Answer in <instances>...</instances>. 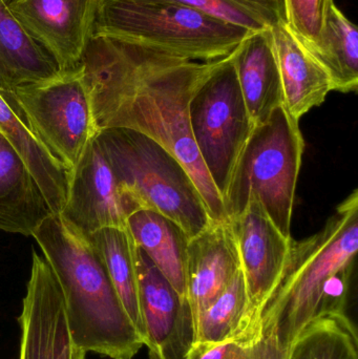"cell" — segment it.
Wrapping results in <instances>:
<instances>
[{
	"label": "cell",
	"instance_id": "obj_6",
	"mask_svg": "<svg viewBox=\"0 0 358 359\" xmlns=\"http://www.w3.org/2000/svg\"><path fill=\"white\" fill-rule=\"evenodd\" d=\"M304 149L300 121L285 105L254 126L223 198L228 219L239 217L250 198H256L277 229L291 238L292 210Z\"/></svg>",
	"mask_w": 358,
	"mask_h": 359
},
{
	"label": "cell",
	"instance_id": "obj_15",
	"mask_svg": "<svg viewBox=\"0 0 358 359\" xmlns=\"http://www.w3.org/2000/svg\"><path fill=\"white\" fill-rule=\"evenodd\" d=\"M270 29L283 88L284 105L290 115L300 121L313 107L325 102L328 94L333 90L331 80L287 22Z\"/></svg>",
	"mask_w": 358,
	"mask_h": 359
},
{
	"label": "cell",
	"instance_id": "obj_28",
	"mask_svg": "<svg viewBox=\"0 0 358 359\" xmlns=\"http://www.w3.org/2000/svg\"><path fill=\"white\" fill-rule=\"evenodd\" d=\"M86 353L74 346L73 358L71 359H85Z\"/></svg>",
	"mask_w": 358,
	"mask_h": 359
},
{
	"label": "cell",
	"instance_id": "obj_12",
	"mask_svg": "<svg viewBox=\"0 0 358 359\" xmlns=\"http://www.w3.org/2000/svg\"><path fill=\"white\" fill-rule=\"evenodd\" d=\"M230 222L249 299L247 330L241 335L252 341L261 310L283 273L292 238L277 229L256 198H250L245 210Z\"/></svg>",
	"mask_w": 358,
	"mask_h": 359
},
{
	"label": "cell",
	"instance_id": "obj_26",
	"mask_svg": "<svg viewBox=\"0 0 358 359\" xmlns=\"http://www.w3.org/2000/svg\"><path fill=\"white\" fill-rule=\"evenodd\" d=\"M332 0H284L286 19L294 35L306 46H315L321 37Z\"/></svg>",
	"mask_w": 358,
	"mask_h": 359
},
{
	"label": "cell",
	"instance_id": "obj_5",
	"mask_svg": "<svg viewBox=\"0 0 358 359\" xmlns=\"http://www.w3.org/2000/svg\"><path fill=\"white\" fill-rule=\"evenodd\" d=\"M96 138L135 210L165 215L189 238L214 222L187 170L153 139L120 128L99 130Z\"/></svg>",
	"mask_w": 358,
	"mask_h": 359
},
{
	"label": "cell",
	"instance_id": "obj_23",
	"mask_svg": "<svg viewBox=\"0 0 358 359\" xmlns=\"http://www.w3.org/2000/svg\"><path fill=\"white\" fill-rule=\"evenodd\" d=\"M286 359H358L357 330L345 312H325L301 331Z\"/></svg>",
	"mask_w": 358,
	"mask_h": 359
},
{
	"label": "cell",
	"instance_id": "obj_7",
	"mask_svg": "<svg viewBox=\"0 0 358 359\" xmlns=\"http://www.w3.org/2000/svg\"><path fill=\"white\" fill-rule=\"evenodd\" d=\"M188 111L200 157L223 198L254 128L237 81L233 53L221 59L200 86Z\"/></svg>",
	"mask_w": 358,
	"mask_h": 359
},
{
	"label": "cell",
	"instance_id": "obj_14",
	"mask_svg": "<svg viewBox=\"0 0 358 359\" xmlns=\"http://www.w3.org/2000/svg\"><path fill=\"white\" fill-rule=\"evenodd\" d=\"M241 269L230 219L212 222L191 238L187 250V299L197 318Z\"/></svg>",
	"mask_w": 358,
	"mask_h": 359
},
{
	"label": "cell",
	"instance_id": "obj_21",
	"mask_svg": "<svg viewBox=\"0 0 358 359\" xmlns=\"http://www.w3.org/2000/svg\"><path fill=\"white\" fill-rule=\"evenodd\" d=\"M303 46L327 72L333 90L344 94L357 92V27L345 16L334 0L330 2L317 43Z\"/></svg>",
	"mask_w": 358,
	"mask_h": 359
},
{
	"label": "cell",
	"instance_id": "obj_29",
	"mask_svg": "<svg viewBox=\"0 0 358 359\" xmlns=\"http://www.w3.org/2000/svg\"><path fill=\"white\" fill-rule=\"evenodd\" d=\"M4 2H6V4H8V0H4Z\"/></svg>",
	"mask_w": 358,
	"mask_h": 359
},
{
	"label": "cell",
	"instance_id": "obj_27",
	"mask_svg": "<svg viewBox=\"0 0 358 359\" xmlns=\"http://www.w3.org/2000/svg\"><path fill=\"white\" fill-rule=\"evenodd\" d=\"M186 359H260L254 343L235 337L221 343H195Z\"/></svg>",
	"mask_w": 358,
	"mask_h": 359
},
{
	"label": "cell",
	"instance_id": "obj_3",
	"mask_svg": "<svg viewBox=\"0 0 358 359\" xmlns=\"http://www.w3.org/2000/svg\"><path fill=\"white\" fill-rule=\"evenodd\" d=\"M32 236L58 280L74 346L111 359L134 358L144 343L90 238L60 215H48Z\"/></svg>",
	"mask_w": 358,
	"mask_h": 359
},
{
	"label": "cell",
	"instance_id": "obj_17",
	"mask_svg": "<svg viewBox=\"0 0 358 359\" xmlns=\"http://www.w3.org/2000/svg\"><path fill=\"white\" fill-rule=\"evenodd\" d=\"M0 132L10 141L43 194L52 215H59L67 201L71 170L36 138L14 94L0 90Z\"/></svg>",
	"mask_w": 358,
	"mask_h": 359
},
{
	"label": "cell",
	"instance_id": "obj_10",
	"mask_svg": "<svg viewBox=\"0 0 358 359\" xmlns=\"http://www.w3.org/2000/svg\"><path fill=\"white\" fill-rule=\"evenodd\" d=\"M98 0H8L19 27L41 46L60 72L79 67L94 35Z\"/></svg>",
	"mask_w": 358,
	"mask_h": 359
},
{
	"label": "cell",
	"instance_id": "obj_20",
	"mask_svg": "<svg viewBox=\"0 0 358 359\" xmlns=\"http://www.w3.org/2000/svg\"><path fill=\"white\" fill-rule=\"evenodd\" d=\"M59 73L52 57L25 33L0 0V90L13 92Z\"/></svg>",
	"mask_w": 358,
	"mask_h": 359
},
{
	"label": "cell",
	"instance_id": "obj_11",
	"mask_svg": "<svg viewBox=\"0 0 358 359\" xmlns=\"http://www.w3.org/2000/svg\"><path fill=\"white\" fill-rule=\"evenodd\" d=\"M96 137L71 170L67 201L59 213L88 238L101 228H128V217L136 211Z\"/></svg>",
	"mask_w": 358,
	"mask_h": 359
},
{
	"label": "cell",
	"instance_id": "obj_16",
	"mask_svg": "<svg viewBox=\"0 0 358 359\" xmlns=\"http://www.w3.org/2000/svg\"><path fill=\"white\" fill-rule=\"evenodd\" d=\"M233 58L250 117L254 126L262 123L285 104L271 29L250 32L233 50Z\"/></svg>",
	"mask_w": 358,
	"mask_h": 359
},
{
	"label": "cell",
	"instance_id": "obj_22",
	"mask_svg": "<svg viewBox=\"0 0 358 359\" xmlns=\"http://www.w3.org/2000/svg\"><path fill=\"white\" fill-rule=\"evenodd\" d=\"M128 316L143 339L139 304L137 246L128 228L105 227L90 236ZM144 343V341H143Z\"/></svg>",
	"mask_w": 358,
	"mask_h": 359
},
{
	"label": "cell",
	"instance_id": "obj_13",
	"mask_svg": "<svg viewBox=\"0 0 358 359\" xmlns=\"http://www.w3.org/2000/svg\"><path fill=\"white\" fill-rule=\"evenodd\" d=\"M19 359H71L74 344L62 292L46 257L33 251L22 310Z\"/></svg>",
	"mask_w": 358,
	"mask_h": 359
},
{
	"label": "cell",
	"instance_id": "obj_18",
	"mask_svg": "<svg viewBox=\"0 0 358 359\" xmlns=\"http://www.w3.org/2000/svg\"><path fill=\"white\" fill-rule=\"evenodd\" d=\"M50 215L22 158L0 132V230L32 236Z\"/></svg>",
	"mask_w": 358,
	"mask_h": 359
},
{
	"label": "cell",
	"instance_id": "obj_4",
	"mask_svg": "<svg viewBox=\"0 0 358 359\" xmlns=\"http://www.w3.org/2000/svg\"><path fill=\"white\" fill-rule=\"evenodd\" d=\"M249 33L172 0H98L92 36L205 62L228 56Z\"/></svg>",
	"mask_w": 358,
	"mask_h": 359
},
{
	"label": "cell",
	"instance_id": "obj_8",
	"mask_svg": "<svg viewBox=\"0 0 358 359\" xmlns=\"http://www.w3.org/2000/svg\"><path fill=\"white\" fill-rule=\"evenodd\" d=\"M36 138L69 170L98 135L81 63L13 90Z\"/></svg>",
	"mask_w": 358,
	"mask_h": 359
},
{
	"label": "cell",
	"instance_id": "obj_25",
	"mask_svg": "<svg viewBox=\"0 0 358 359\" xmlns=\"http://www.w3.org/2000/svg\"><path fill=\"white\" fill-rule=\"evenodd\" d=\"M250 32L287 22L284 0H172Z\"/></svg>",
	"mask_w": 358,
	"mask_h": 359
},
{
	"label": "cell",
	"instance_id": "obj_1",
	"mask_svg": "<svg viewBox=\"0 0 358 359\" xmlns=\"http://www.w3.org/2000/svg\"><path fill=\"white\" fill-rule=\"evenodd\" d=\"M221 59L187 60L142 44L92 36L81 60L98 130L128 128L161 145L193 178L214 222L228 217L193 140L188 107Z\"/></svg>",
	"mask_w": 358,
	"mask_h": 359
},
{
	"label": "cell",
	"instance_id": "obj_2",
	"mask_svg": "<svg viewBox=\"0 0 358 359\" xmlns=\"http://www.w3.org/2000/svg\"><path fill=\"white\" fill-rule=\"evenodd\" d=\"M358 250V190L336 207L326 225L291 240L285 268L261 310L252 333L260 359H286L308 323L325 312H345Z\"/></svg>",
	"mask_w": 358,
	"mask_h": 359
},
{
	"label": "cell",
	"instance_id": "obj_24",
	"mask_svg": "<svg viewBox=\"0 0 358 359\" xmlns=\"http://www.w3.org/2000/svg\"><path fill=\"white\" fill-rule=\"evenodd\" d=\"M249 299L241 269L195 320V343L214 344L247 330Z\"/></svg>",
	"mask_w": 358,
	"mask_h": 359
},
{
	"label": "cell",
	"instance_id": "obj_9",
	"mask_svg": "<svg viewBox=\"0 0 358 359\" xmlns=\"http://www.w3.org/2000/svg\"><path fill=\"white\" fill-rule=\"evenodd\" d=\"M143 341L151 359H186L195 343L188 299L179 294L146 253L137 247Z\"/></svg>",
	"mask_w": 358,
	"mask_h": 359
},
{
	"label": "cell",
	"instance_id": "obj_19",
	"mask_svg": "<svg viewBox=\"0 0 358 359\" xmlns=\"http://www.w3.org/2000/svg\"><path fill=\"white\" fill-rule=\"evenodd\" d=\"M135 244L146 253L181 297L187 299V250L189 236L172 219L149 209L128 217Z\"/></svg>",
	"mask_w": 358,
	"mask_h": 359
}]
</instances>
